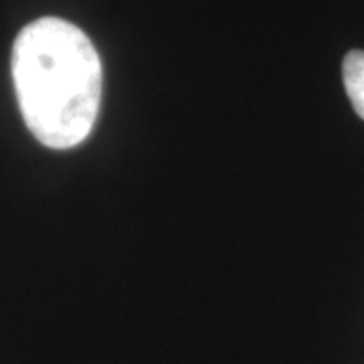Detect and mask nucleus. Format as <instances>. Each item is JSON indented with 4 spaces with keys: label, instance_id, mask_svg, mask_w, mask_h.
I'll return each mask as SVG.
<instances>
[{
    "label": "nucleus",
    "instance_id": "f257e3e1",
    "mask_svg": "<svg viewBox=\"0 0 364 364\" xmlns=\"http://www.w3.org/2000/svg\"><path fill=\"white\" fill-rule=\"evenodd\" d=\"M12 76L26 125L46 147H76L90 135L102 102V61L71 22L43 17L14 43Z\"/></svg>",
    "mask_w": 364,
    "mask_h": 364
},
{
    "label": "nucleus",
    "instance_id": "f03ea898",
    "mask_svg": "<svg viewBox=\"0 0 364 364\" xmlns=\"http://www.w3.org/2000/svg\"><path fill=\"white\" fill-rule=\"evenodd\" d=\"M343 81L354 112L364 120V51H351L343 61Z\"/></svg>",
    "mask_w": 364,
    "mask_h": 364
}]
</instances>
